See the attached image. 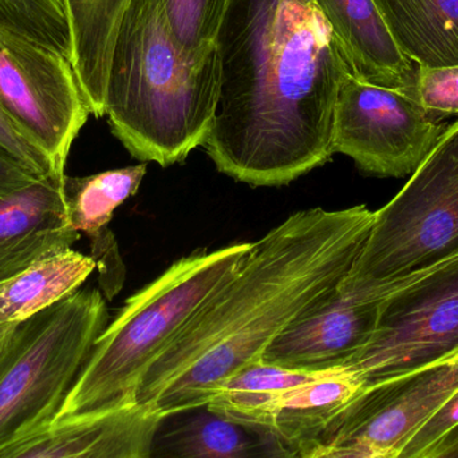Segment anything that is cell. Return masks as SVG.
<instances>
[{"label": "cell", "instance_id": "1", "mask_svg": "<svg viewBox=\"0 0 458 458\" xmlns=\"http://www.w3.org/2000/svg\"><path fill=\"white\" fill-rule=\"evenodd\" d=\"M216 48L219 98L204 144L216 168L282 187L327 163L352 72L314 0H229Z\"/></svg>", "mask_w": 458, "mask_h": 458}, {"label": "cell", "instance_id": "2", "mask_svg": "<svg viewBox=\"0 0 458 458\" xmlns=\"http://www.w3.org/2000/svg\"><path fill=\"white\" fill-rule=\"evenodd\" d=\"M373 222L365 206L304 209L250 242L236 275L149 369L137 403L164 419L206 408L287 326L338 291Z\"/></svg>", "mask_w": 458, "mask_h": 458}, {"label": "cell", "instance_id": "3", "mask_svg": "<svg viewBox=\"0 0 458 458\" xmlns=\"http://www.w3.org/2000/svg\"><path fill=\"white\" fill-rule=\"evenodd\" d=\"M219 89L217 48L206 61H188L169 31L163 0L129 2L110 56L105 112L134 158L165 168L204 147Z\"/></svg>", "mask_w": 458, "mask_h": 458}, {"label": "cell", "instance_id": "4", "mask_svg": "<svg viewBox=\"0 0 458 458\" xmlns=\"http://www.w3.org/2000/svg\"><path fill=\"white\" fill-rule=\"evenodd\" d=\"M250 250V242H237L195 250L131 296L94 342L55 420L136 403L149 369L204 303L236 275Z\"/></svg>", "mask_w": 458, "mask_h": 458}, {"label": "cell", "instance_id": "5", "mask_svg": "<svg viewBox=\"0 0 458 458\" xmlns=\"http://www.w3.org/2000/svg\"><path fill=\"white\" fill-rule=\"evenodd\" d=\"M458 253V120L379 211L338 291L377 301L406 277Z\"/></svg>", "mask_w": 458, "mask_h": 458}, {"label": "cell", "instance_id": "6", "mask_svg": "<svg viewBox=\"0 0 458 458\" xmlns=\"http://www.w3.org/2000/svg\"><path fill=\"white\" fill-rule=\"evenodd\" d=\"M107 318L88 288L16 325L0 354V448L53 424Z\"/></svg>", "mask_w": 458, "mask_h": 458}, {"label": "cell", "instance_id": "7", "mask_svg": "<svg viewBox=\"0 0 458 458\" xmlns=\"http://www.w3.org/2000/svg\"><path fill=\"white\" fill-rule=\"evenodd\" d=\"M458 355V253L379 298L373 335L349 362L365 389Z\"/></svg>", "mask_w": 458, "mask_h": 458}, {"label": "cell", "instance_id": "8", "mask_svg": "<svg viewBox=\"0 0 458 458\" xmlns=\"http://www.w3.org/2000/svg\"><path fill=\"white\" fill-rule=\"evenodd\" d=\"M449 125L428 114L414 97L357 80L342 82L334 114V155L352 158L369 174H413Z\"/></svg>", "mask_w": 458, "mask_h": 458}, {"label": "cell", "instance_id": "9", "mask_svg": "<svg viewBox=\"0 0 458 458\" xmlns=\"http://www.w3.org/2000/svg\"><path fill=\"white\" fill-rule=\"evenodd\" d=\"M0 105L64 174L70 148L90 115L72 62L0 30Z\"/></svg>", "mask_w": 458, "mask_h": 458}, {"label": "cell", "instance_id": "10", "mask_svg": "<svg viewBox=\"0 0 458 458\" xmlns=\"http://www.w3.org/2000/svg\"><path fill=\"white\" fill-rule=\"evenodd\" d=\"M458 390V355L366 387L319 440L395 457L406 438Z\"/></svg>", "mask_w": 458, "mask_h": 458}, {"label": "cell", "instance_id": "11", "mask_svg": "<svg viewBox=\"0 0 458 458\" xmlns=\"http://www.w3.org/2000/svg\"><path fill=\"white\" fill-rule=\"evenodd\" d=\"M164 417L141 403H120L53 424L0 448V458H152Z\"/></svg>", "mask_w": 458, "mask_h": 458}, {"label": "cell", "instance_id": "12", "mask_svg": "<svg viewBox=\"0 0 458 458\" xmlns=\"http://www.w3.org/2000/svg\"><path fill=\"white\" fill-rule=\"evenodd\" d=\"M377 301H352L339 291L293 320L271 342L263 362L290 370L322 371L344 366L373 335Z\"/></svg>", "mask_w": 458, "mask_h": 458}, {"label": "cell", "instance_id": "13", "mask_svg": "<svg viewBox=\"0 0 458 458\" xmlns=\"http://www.w3.org/2000/svg\"><path fill=\"white\" fill-rule=\"evenodd\" d=\"M64 177L0 195V284L80 239L67 215Z\"/></svg>", "mask_w": 458, "mask_h": 458}, {"label": "cell", "instance_id": "14", "mask_svg": "<svg viewBox=\"0 0 458 458\" xmlns=\"http://www.w3.org/2000/svg\"><path fill=\"white\" fill-rule=\"evenodd\" d=\"M352 75L416 98L419 66L395 45L374 0H314Z\"/></svg>", "mask_w": 458, "mask_h": 458}, {"label": "cell", "instance_id": "15", "mask_svg": "<svg viewBox=\"0 0 458 458\" xmlns=\"http://www.w3.org/2000/svg\"><path fill=\"white\" fill-rule=\"evenodd\" d=\"M293 448L264 428L239 424L207 408L165 417L152 458H288Z\"/></svg>", "mask_w": 458, "mask_h": 458}, {"label": "cell", "instance_id": "16", "mask_svg": "<svg viewBox=\"0 0 458 458\" xmlns=\"http://www.w3.org/2000/svg\"><path fill=\"white\" fill-rule=\"evenodd\" d=\"M365 390L357 371L338 366L279 395L269 411L266 429L291 448L319 440L331 422Z\"/></svg>", "mask_w": 458, "mask_h": 458}, {"label": "cell", "instance_id": "17", "mask_svg": "<svg viewBox=\"0 0 458 458\" xmlns=\"http://www.w3.org/2000/svg\"><path fill=\"white\" fill-rule=\"evenodd\" d=\"M131 0H64L72 64L90 114L106 115L107 72L115 35Z\"/></svg>", "mask_w": 458, "mask_h": 458}, {"label": "cell", "instance_id": "18", "mask_svg": "<svg viewBox=\"0 0 458 458\" xmlns=\"http://www.w3.org/2000/svg\"><path fill=\"white\" fill-rule=\"evenodd\" d=\"M403 55L419 67L457 66L458 0H374Z\"/></svg>", "mask_w": 458, "mask_h": 458}, {"label": "cell", "instance_id": "19", "mask_svg": "<svg viewBox=\"0 0 458 458\" xmlns=\"http://www.w3.org/2000/svg\"><path fill=\"white\" fill-rule=\"evenodd\" d=\"M96 267V259L72 248L35 261L0 284V326L23 322L77 293Z\"/></svg>", "mask_w": 458, "mask_h": 458}, {"label": "cell", "instance_id": "20", "mask_svg": "<svg viewBox=\"0 0 458 458\" xmlns=\"http://www.w3.org/2000/svg\"><path fill=\"white\" fill-rule=\"evenodd\" d=\"M323 371L290 370L260 360L225 382L206 408L229 421L266 429L279 395L317 378Z\"/></svg>", "mask_w": 458, "mask_h": 458}, {"label": "cell", "instance_id": "21", "mask_svg": "<svg viewBox=\"0 0 458 458\" xmlns=\"http://www.w3.org/2000/svg\"><path fill=\"white\" fill-rule=\"evenodd\" d=\"M147 163L86 177H64V199L70 225L77 232L99 236L113 214L136 195L147 174Z\"/></svg>", "mask_w": 458, "mask_h": 458}, {"label": "cell", "instance_id": "22", "mask_svg": "<svg viewBox=\"0 0 458 458\" xmlns=\"http://www.w3.org/2000/svg\"><path fill=\"white\" fill-rule=\"evenodd\" d=\"M0 30L45 46L72 62L64 0H0Z\"/></svg>", "mask_w": 458, "mask_h": 458}, {"label": "cell", "instance_id": "23", "mask_svg": "<svg viewBox=\"0 0 458 458\" xmlns=\"http://www.w3.org/2000/svg\"><path fill=\"white\" fill-rule=\"evenodd\" d=\"M229 0H163L169 31L182 55L203 62L216 51Z\"/></svg>", "mask_w": 458, "mask_h": 458}, {"label": "cell", "instance_id": "24", "mask_svg": "<svg viewBox=\"0 0 458 458\" xmlns=\"http://www.w3.org/2000/svg\"><path fill=\"white\" fill-rule=\"evenodd\" d=\"M416 99L436 120L458 115V64L419 67Z\"/></svg>", "mask_w": 458, "mask_h": 458}, {"label": "cell", "instance_id": "25", "mask_svg": "<svg viewBox=\"0 0 458 458\" xmlns=\"http://www.w3.org/2000/svg\"><path fill=\"white\" fill-rule=\"evenodd\" d=\"M457 428L458 390L406 438L394 458H427Z\"/></svg>", "mask_w": 458, "mask_h": 458}, {"label": "cell", "instance_id": "26", "mask_svg": "<svg viewBox=\"0 0 458 458\" xmlns=\"http://www.w3.org/2000/svg\"><path fill=\"white\" fill-rule=\"evenodd\" d=\"M0 144L43 177L58 174L47 153L7 114L0 105Z\"/></svg>", "mask_w": 458, "mask_h": 458}, {"label": "cell", "instance_id": "27", "mask_svg": "<svg viewBox=\"0 0 458 458\" xmlns=\"http://www.w3.org/2000/svg\"><path fill=\"white\" fill-rule=\"evenodd\" d=\"M45 179L0 144V195L15 192Z\"/></svg>", "mask_w": 458, "mask_h": 458}, {"label": "cell", "instance_id": "28", "mask_svg": "<svg viewBox=\"0 0 458 458\" xmlns=\"http://www.w3.org/2000/svg\"><path fill=\"white\" fill-rule=\"evenodd\" d=\"M288 458H393L352 445H336L314 440L293 449Z\"/></svg>", "mask_w": 458, "mask_h": 458}, {"label": "cell", "instance_id": "29", "mask_svg": "<svg viewBox=\"0 0 458 458\" xmlns=\"http://www.w3.org/2000/svg\"><path fill=\"white\" fill-rule=\"evenodd\" d=\"M427 458H458V428Z\"/></svg>", "mask_w": 458, "mask_h": 458}, {"label": "cell", "instance_id": "30", "mask_svg": "<svg viewBox=\"0 0 458 458\" xmlns=\"http://www.w3.org/2000/svg\"><path fill=\"white\" fill-rule=\"evenodd\" d=\"M16 325H18V323L0 326V354H2L3 350H4L5 344H7L11 334L15 330Z\"/></svg>", "mask_w": 458, "mask_h": 458}]
</instances>
